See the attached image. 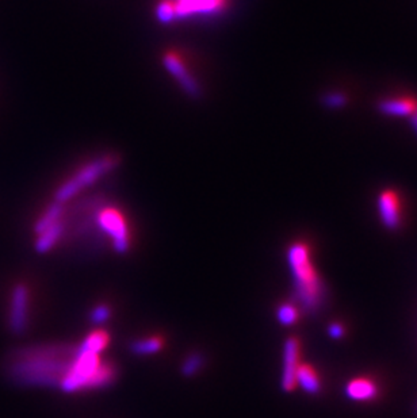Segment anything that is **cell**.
Segmentation results:
<instances>
[{"mask_svg":"<svg viewBox=\"0 0 417 418\" xmlns=\"http://www.w3.org/2000/svg\"><path fill=\"white\" fill-rule=\"evenodd\" d=\"M163 66L175 79L176 83L191 98H199L202 94L200 84L177 52H166L163 55Z\"/></svg>","mask_w":417,"mask_h":418,"instance_id":"8992f818","label":"cell"},{"mask_svg":"<svg viewBox=\"0 0 417 418\" xmlns=\"http://www.w3.org/2000/svg\"><path fill=\"white\" fill-rule=\"evenodd\" d=\"M295 383L307 394H317L321 389L320 377L309 364H300L295 375Z\"/></svg>","mask_w":417,"mask_h":418,"instance_id":"5bb4252c","label":"cell"},{"mask_svg":"<svg viewBox=\"0 0 417 418\" xmlns=\"http://www.w3.org/2000/svg\"><path fill=\"white\" fill-rule=\"evenodd\" d=\"M115 379V370L101 355L75 351L72 361L61 377L59 387L63 393L73 394L82 390L108 387Z\"/></svg>","mask_w":417,"mask_h":418,"instance_id":"3957f363","label":"cell"},{"mask_svg":"<svg viewBox=\"0 0 417 418\" xmlns=\"http://www.w3.org/2000/svg\"><path fill=\"white\" fill-rule=\"evenodd\" d=\"M29 289L24 284H17L11 294L8 324L15 335H22L29 325Z\"/></svg>","mask_w":417,"mask_h":418,"instance_id":"ba28073f","label":"cell"},{"mask_svg":"<svg viewBox=\"0 0 417 418\" xmlns=\"http://www.w3.org/2000/svg\"><path fill=\"white\" fill-rule=\"evenodd\" d=\"M163 348V341L159 337H145L134 340L131 344V351L134 355L148 356L160 352Z\"/></svg>","mask_w":417,"mask_h":418,"instance_id":"e0dca14e","label":"cell"},{"mask_svg":"<svg viewBox=\"0 0 417 418\" xmlns=\"http://www.w3.org/2000/svg\"><path fill=\"white\" fill-rule=\"evenodd\" d=\"M346 102H347L346 96L340 92H332L325 96V105L330 108H340L346 105Z\"/></svg>","mask_w":417,"mask_h":418,"instance_id":"7402d4cb","label":"cell"},{"mask_svg":"<svg viewBox=\"0 0 417 418\" xmlns=\"http://www.w3.org/2000/svg\"><path fill=\"white\" fill-rule=\"evenodd\" d=\"M415 412H416V416H417V405H416V410H415Z\"/></svg>","mask_w":417,"mask_h":418,"instance_id":"d4e9b609","label":"cell"},{"mask_svg":"<svg viewBox=\"0 0 417 418\" xmlns=\"http://www.w3.org/2000/svg\"><path fill=\"white\" fill-rule=\"evenodd\" d=\"M300 367V341L295 337H288L284 345V368H282V389L293 391L297 387L295 375Z\"/></svg>","mask_w":417,"mask_h":418,"instance_id":"9c48e42d","label":"cell"},{"mask_svg":"<svg viewBox=\"0 0 417 418\" xmlns=\"http://www.w3.org/2000/svg\"><path fill=\"white\" fill-rule=\"evenodd\" d=\"M328 332H330V337H333V338H340L342 336L344 335V329L340 324H332Z\"/></svg>","mask_w":417,"mask_h":418,"instance_id":"603a6c76","label":"cell"},{"mask_svg":"<svg viewBox=\"0 0 417 418\" xmlns=\"http://www.w3.org/2000/svg\"><path fill=\"white\" fill-rule=\"evenodd\" d=\"M203 363H205V359L202 354H199V352L190 354L182 363V367H180L182 375L186 377H196L198 373L202 370Z\"/></svg>","mask_w":417,"mask_h":418,"instance_id":"ac0fdd59","label":"cell"},{"mask_svg":"<svg viewBox=\"0 0 417 418\" xmlns=\"http://www.w3.org/2000/svg\"><path fill=\"white\" fill-rule=\"evenodd\" d=\"M64 211H66V205L53 201V203H50V205L46 208L44 212L41 214V217L36 221V224H34V231H36V234H40V233H43L45 229H47V228H50L52 225L57 224L59 221H63Z\"/></svg>","mask_w":417,"mask_h":418,"instance_id":"2e32d148","label":"cell"},{"mask_svg":"<svg viewBox=\"0 0 417 418\" xmlns=\"http://www.w3.org/2000/svg\"><path fill=\"white\" fill-rule=\"evenodd\" d=\"M154 17H156L157 21L163 23V24H168V23L176 22L175 8H174L173 1L171 0H161L156 6Z\"/></svg>","mask_w":417,"mask_h":418,"instance_id":"d6986e66","label":"cell"},{"mask_svg":"<svg viewBox=\"0 0 417 418\" xmlns=\"http://www.w3.org/2000/svg\"><path fill=\"white\" fill-rule=\"evenodd\" d=\"M346 394L352 401H358V402L372 401L378 396V387L372 379L356 377L347 383Z\"/></svg>","mask_w":417,"mask_h":418,"instance_id":"8fae6325","label":"cell"},{"mask_svg":"<svg viewBox=\"0 0 417 418\" xmlns=\"http://www.w3.org/2000/svg\"><path fill=\"white\" fill-rule=\"evenodd\" d=\"M176 21L217 17L226 8V0H171Z\"/></svg>","mask_w":417,"mask_h":418,"instance_id":"52a82bcc","label":"cell"},{"mask_svg":"<svg viewBox=\"0 0 417 418\" xmlns=\"http://www.w3.org/2000/svg\"><path fill=\"white\" fill-rule=\"evenodd\" d=\"M119 160L114 154H102L79 168L54 191V202L66 205L75 196L89 189L118 167Z\"/></svg>","mask_w":417,"mask_h":418,"instance_id":"277c9868","label":"cell"},{"mask_svg":"<svg viewBox=\"0 0 417 418\" xmlns=\"http://www.w3.org/2000/svg\"><path fill=\"white\" fill-rule=\"evenodd\" d=\"M412 124H414L415 129L417 130V110L412 114Z\"/></svg>","mask_w":417,"mask_h":418,"instance_id":"cb8c5ba5","label":"cell"},{"mask_svg":"<svg viewBox=\"0 0 417 418\" xmlns=\"http://www.w3.org/2000/svg\"><path fill=\"white\" fill-rule=\"evenodd\" d=\"M75 351L60 347L24 349L11 364V377L24 386H59Z\"/></svg>","mask_w":417,"mask_h":418,"instance_id":"6da1fadb","label":"cell"},{"mask_svg":"<svg viewBox=\"0 0 417 418\" xmlns=\"http://www.w3.org/2000/svg\"><path fill=\"white\" fill-rule=\"evenodd\" d=\"M287 264L293 276L294 293L307 312H316L324 301V286L316 271L305 243H294L287 250Z\"/></svg>","mask_w":417,"mask_h":418,"instance_id":"7a4b0ae2","label":"cell"},{"mask_svg":"<svg viewBox=\"0 0 417 418\" xmlns=\"http://www.w3.org/2000/svg\"><path fill=\"white\" fill-rule=\"evenodd\" d=\"M111 317V310L109 306L106 305H98L95 306L91 314H89V319L94 325H103L106 324Z\"/></svg>","mask_w":417,"mask_h":418,"instance_id":"44dd1931","label":"cell"},{"mask_svg":"<svg viewBox=\"0 0 417 418\" xmlns=\"http://www.w3.org/2000/svg\"><path fill=\"white\" fill-rule=\"evenodd\" d=\"M378 211L382 224L395 230L401 224V199L395 189H385L378 196Z\"/></svg>","mask_w":417,"mask_h":418,"instance_id":"30bf717a","label":"cell"},{"mask_svg":"<svg viewBox=\"0 0 417 418\" xmlns=\"http://www.w3.org/2000/svg\"><path fill=\"white\" fill-rule=\"evenodd\" d=\"M379 110L392 117H412L417 110V102L412 98L386 99L379 103Z\"/></svg>","mask_w":417,"mask_h":418,"instance_id":"7c38bea8","label":"cell"},{"mask_svg":"<svg viewBox=\"0 0 417 418\" xmlns=\"http://www.w3.org/2000/svg\"><path fill=\"white\" fill-rule=\"evenodd\" d=\"M277 318L281 325L291 326L298 321V310L290 303H284L277 310Z\"/></svg>","mask_w":417,"mask_h":418,"instance_id":"ffe728a7","label":"cell"},{"mask_svg":"<svg viewBox=\"0 0 417 418\" xmlns=\"http://www.w3.org/2000/svg\"><path fill=\"white\" fill-rule=\"evenodd\" d=\"M64 230H66L64 222L59 221L57 224H54L50 228L45 229L43 233L37 234L38 237H37L36 244H34L36 251L38 252V253H47V252L52 251L54 248V245L63 237Z\"/></svg>","mask_w":417,"mask_h":418,"instance_id":"4fadbf2b","label":"cell"},{"mask_svg":"<svg viewBox=\"0 0 417 418\" xmlns=\"http://www.w3.org/2000/svg\"><path fill=\"white\" fill-rule=\"evenodd\" d=\"M96 224L111 238L117 253H126L131 248V233L122 212L114 208H105L96 214Z\"/></svg>","mask_w":417,"mask_h":418,"instance_id":"5b68a950","label":"cell"},{"mask_svg":"<svg viewBox=\"0 0 417 418\" xmlns=\"http://www.w3.org/2000/svg\"><path fill=\"white\" fill-rule=\"evenodd\" d=\"M110 341V336L106 331H95L89 335L76 347V349L79 352H87V354H95V355H101L106 347L109 345Z\"/></svg>","mask_w":417,"mask_h":418,"instance_id":"9a60e30c","label":"cell"}]
</instances>
